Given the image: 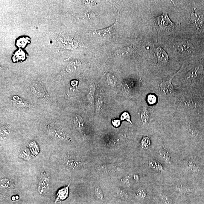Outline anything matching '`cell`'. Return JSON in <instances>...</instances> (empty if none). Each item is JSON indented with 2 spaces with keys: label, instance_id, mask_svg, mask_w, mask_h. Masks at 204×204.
<instances>
[{
  "label": "cell",
  "instance_id": "4",
  "mask_svg": "<svg viewBox=\"0 0 204 204\" xmlns=\"http://www.w3.org/2000/svg\"><path fill=\"white\" fill-rule=\"evenodd\" d=\"M176 74H175L173 77H170L168 80H165L162 82L160 84L161 91L166 95H168L171 93L173 90V87L171 83L172 78Z\"/></svg>",
  "mask_w": 204,
  "mask_h": 204
},
{
  "label": "cell",
  "instance_id": "11",
  "mask_svg": "<svg viewBox=\"0 0 204 204\" xmlns=\"http://www.w3.org/2000/svg\"><path fill=\"white\" fill-rule=\"evenodd\" d=\"M31 42V39L28 37L23 36L21 37L16 42V46L20 48H25Z\"/></svg>",
  "mask_w": 204,
  "mask_h": 204
},
{
  "label": "cell",
  "instance_id": "6",
  "mask_svg": "<svg viewBox=\"0 0 204 204\" xmlns=\"http://www.w3.org/2000/svg\"><path fill=\"white\" fill-rule=\"evenodd\" d=\"M70 185L60 189L56 195L55 203L58 201L64 200L67 199L68 195V189Z\"/></svg>",
  "mask_w": 204,
  "mask_h": 204
},
{
  "label": "cell",
  "instance_id": "22",
  "mask_svg": "<svg viewBox=\"0 0 204 204\" xmlns=\"http://www.w3.org/2000/svg\"><path fill=\"white\" fill-rule=\"evenodd\" d=\"M136 194H137L138 197L139 199L143 200L146 198V192H145L144 189H142V188L139 189L137 191Z\"/></svg>",
  "mask_w": 204,
  "mask_h": 204
},
{
  "label": "cell",
  "instance_id": "17",
  "mask_svg": "<svg viewBox=\"0 0 204 204\" xmlns=\"http://www.w3.org/2000/svg\"><path fill=\"white\" fill-rule=\"evenodd\" d=\"M95 93V85L93 84L90 86L88 92L89 99L91 102H93L94 100Z\"/></svg>",
  "mask_w": 204,
  "mask_h": 204
},
{
  "label": "cell",
  "instance_id": "3",
  "mask_svg": "<svg viewBox=\"0 0 204 204\" xmlns=\"http://www.w3.org/2000/svg\"><path fill=\"white\" fill-rule=\"evenodd\" d=\"M116 23V22L111 26L108 27L107 28L93 31L92 34L94 35H97L99 36L104 38V39L107 38V39H108L109 38H113L114 37L115 31Z\"/></svg>",
  "mask_w": 204,
  "mask_h": 204
},
{
  "label": "cell",
  "instance_id": "20",
  "mask_svg": "<svg viewBox=\"0 0 204 204\" xmlns=\"http://www.w3.org/2000/svg\"><path fill=\"white\" fill-rule=\"evenodd\" d=\"M54 136L57 138L64 139L65 138V135L61 130H55L54 131Z\"/></svg>",
  "mask_w": 204,
  "mask_h": 204
},
{
  "label": "cell",
  "instance_id": "10",
  "mask_svg": "<svg viewBox=\"0 0 204 204\" xmlns=\"http://www.w3.org/2000/svg\"><path fill=\"white\" fill-rule=\"evenodd\" d=\"M104 105V99L102 94L98 93L96 99V112L99 114L101 111Z\"/></svg>",
  "mask_w": 204,
  "mask_h": 204
},
{
  "label": "cell",
  "instance_id": "23",
  "mask_svg": "<svg viewBox=\"0 0 204 204\" xmlns=\"http://www.w3.org/2000/svg\"><path fill=\"white\" fill-rule=\"evenodd\" d=\"M161 196L162 200L165 204H173L172 200L167 195L163 193H162L161 194Z\"/></svg>",
  "mask_w": 204,
  "mask_h": 204
},
{
  "label": "cell",
  "instance_id": "21",
  "mask_svg": "<svg viewBox=\"0 0 204 204\" xmlns=\"http://www.w3.org/2000/svg\"><path fill=\"white\" fill-rule=\"evenodd\" d=\"M142 147L144 149H147L150 144V139L149 138L145 137L141 141Z\"/></svg>",
  "mask_w": 204,
  "mask_h": 204
},
{
  "label": "cell",
  "instance_id": "12",
  "mask_svg": "<svg viewBox=\"0 0 204 204\" xmlns=\"http://www.w3.org/2000/svg\"><path fill=\"white\" fill-rule=\"evenodd\" d=\"M74 124L76 127L80 130H82L84 128V121L81 116L77 115L74 119Z\"/></svg>",
  "mask_w": 204,
  "mask_h": 204
},
{
  "label": "cell",
  "instance_id": "14",
  "mask_svg": "<svg viewBox=\"0 0 204 204\" xmlns=\"http://www.w3.org/2000/svg\"><path fill=\"white\" fill-rule=\"evenodd\" d=\"M159 154L163 160L167 163H169L170 161V156L169 153L164 149H161L159 151Z\"/></svg>",
  "mask_w": 204,
  "mask_h": 204
},
{
  "label": "cell",
  "instance_id": "26",
  "mask_svg": "<svg viewBox=\"0 0 204 204\" xmlns=\"http://www.w3.org/2000/svg\"><path fill=\"white\" fill-rule=\"evenodd\" d=\"M118 194L121 198L123 199H126L128 197L127 193L123 191H120L118 192Z\"/></svg>",
  "mask_w": 204,
  "mask_h": 204
},
{
  "label": "cell",
  "instance_id": "8",
  "mask_svg": "<svg viewBox=\"0 0 204 204\" xmlns=\"http://www.w3.org/2000/svg\"><path fill=\"white\" fill-rule=\"evenodd\" d=\"M156 57L159 61L162 63H166L169 59L168 56L166 51L160 47H158L155 51Z\"/></svg>",
  "mask_w": 204,
  "mask_h": 204
},
{
  "label": "cell",
  "instance_id": "7",
  "mask_svg": "<svg viewBox=\"0 0 204 204\" xmlns=\"http://www.w3.org/2000/svg\"><path fill=\"white\" fill-rule=\"evenodd\" d=\"M179 49L182 53L191 54L194 50V46L188 41L183 42L179 45Z\"/></svg>",
  "mask_w": 204,
  "mask_h": 204
},
{
  "label": "cell",
  "instance_id": "5",
  "mask_svg": "<svg viewBox=\"0 0 204 204\" xmlns=\"http://www.w3.org/2000/svg\"><path fill=\"white\" fill-rule=\"evenodd\" d=\"M133 50V47L131 46L123 47L116 50L114 53V56L116 57H127L132 54Z\"/></svg>",
  "mask_w": 204,
  "mask_h": 204
},
{
  "label": "cell",
  "instance_id": "16",
  "mask_svg": "<svg viewBox=\"0 0 204 204\" xmlns=\"http://www.w3.org/2000/svg\"><path fill=\"white\" fill-rule=\"evenodd\" d=\"M141 119L144 124L147 123L149 119V113L146 107L143 109L141 114Z\"/></svg>",
  "mask_w": 204,
  "mask_h": 204
},
{
  "label": "cell",
  "instance_id": "19",
  "mask_svg": "<svg viewBox=\"0 0 204 204\" xmlns=\"http://www.w3.org/2000/svg\"><path fill=\"white\" fill-rule=\"evenodd\" d=\"M120 120L121 121L126 120L127 122H129L132 124V123L130 120V117L129 113L127 112H124L121 116Z\"/></svg>",
  "mask_w": 204,
  "mask_h": 204
},
{
  "label": "cell",
  "instance_id": "25",
  "mask_svg": "<svg viewBox=\"0 0 204 204\" xmlns=\"http://www.w3.org/2000/svg\"><path fill=\"white\" fill-rule=\"evenodd\" d=\"M112 124L114 127H118L121 124L120 120L118 119H115L112 121Z\"/></svg>",
  "mask_w": 204,
  "mask_h": 204
},
{
  "label": "cell",
  "instance_id": "24",
  "mask_svg": "<svg viewBox=\"0 0 204 204\" xmlns=\"http://www.w3.org/2000/svg\"><path fill=\"white\" fill-rule=\"evenodd\" d=\"M95 194L98 198L100 200H102L103 199V192L100 188H97L95 190Z\"/></svg>",
  "mask_w": 204,
  "mask_h": 204
},
{
  "label": "cell",
  "instance_id": "13",
  "mask_svg": "<svg viewBox=\"0 0 204 204\" xmlns=\"http://www.w3.org/2000/svg\"><path fill=\"white\" fill-rule=\"evenodd\" d=\"M176 190L182 194H188L193 191V189L188 186L183 185H178L176 186Z\"/></svg>",
  "mask_w": 204,
  "mask_h": 204
},
{
  "label": "cell",
  "instance_id": "15",
  "mask_svg": "<svg viewBox=\"0 0 204 204\" xmlns=\"http://www.w3.org/2000/svg\"><path fill=\"white\" fill-rule=\"evenodd\" d=\"M106 74L109 85L112 86V87L115 86L116 83V79L114 75H113L112 74L109 73H107Z\"/></svg>",
  "mask_w": 204,
  "mask_h": 204
},
{
  "label": "cell",
  "instance_id": "2",
  "mask_svg": "<svg viewBox=\"0 0 204 204\" xmlns=\"http://www.w3.org/2000/svg\"><path fill=\"white\" fill-rule=\"evenodd\" d=\"M191 19L194 26L198 30L202 28L204 23L203 14L197 10L192 11L191 15Z\"/></svg>",
  "mask_w": 204,
  "mask_h": 204
},
{
  "label": "cell",
  "instance_id": "1",
  "mask_svg": "<svg viewBox=\"0 0 204 204\" xmlns=\"http://www.w3.org/2000/svg\"><path fill=\"white\" fill-rule=\"evenodd\" d=\"M156 19L158 25L162 29H172L173 28L174 24L169 18L167 13H163V14L158 16Z\"/></svg>",
  "mask_w": 204,
  "mask_h": 204
},
{
  "label": "cell",
  "instance_id": "18",
  "mask_svg": "<svg viewBox=\"0 0 204 204\" xmlns=\"http://www.w3.org/2000/svg\"><path fill=\"white\" fill-rule=\"evenodd\" d=\"M157 100V98L154 95L150 94L147 96V103L150 105L156 104Z\"/></svg>",
  "mask_w": 204,
  "mask_h": 204
},
{
  "label": "cell",
  "instance_id": "9",
  "mask_svg": "<svg viewBox=\"0 0 204 204\" xmlns=\"http://www.w3.org/2000/svg\"><path fill=\"white\" fill-rule=\"evenodd\" d=\"M27 56L26 53L21 48L17 50L13 54L12 57V60L14 62H15L22 61L26 59Z\"/></svg>",
  "mask_w": 204,
  "mask_h": 204
}]
</instances>
